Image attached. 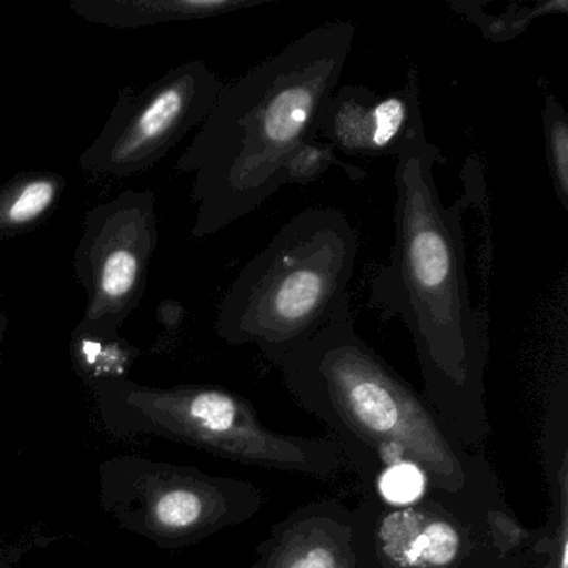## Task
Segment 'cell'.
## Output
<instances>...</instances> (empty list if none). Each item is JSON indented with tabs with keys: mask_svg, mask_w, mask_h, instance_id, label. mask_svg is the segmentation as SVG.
<instances>
[{
	"mask_svg": "<svg viewBox=\"0 0 568 568\" xmlns=\"http://www.w3.org/2000/svg\"><path fill=\"white\" fill-rule=\"evenodd\" d=\"M437 145L422 135L397 158L394 245L371 281L372 308L398 318L417 352L424 397L455 440L480 447L491 427L485 404L487 315L468 292L462 215L464 194L445 207L435 168L445 164Z\"/></svg>",
	"mask_w": 568,
	"mask_h": 568,
	"instance_id": "1",
	"label": "cell"
},
{
	"mask_svg": "<svg viewBox=\"0 0 568 568\" xmlns=\"http://www.w3.org/2000/svg\"><path fill=\"white\" fill-rule=\"evenodd\" d=\"M352 22L311 29L224 82L175 169L192 175V237L202 241L247 217L282 189L292 152L318 138V121L355 41Z\"/></svg>",
	"mask_w": 568,
	"mask_h": 568,
	"instance_id": "2",
	"label": "cell"
},
{
	"mask_svg": "<svg viewBox=\"0 0 568 568\" xmlns=\"http://www.w3.org/2000/svg\"><path fill=\"white\" fill-rule=\"evenodd\" d=\"M275 367L295 404L328 428L365 490L387 468L414 464L438 490L501 495L490 462L455 440L424 395L361 337L351 294Z\"/></svg>",
	"mask_w": 568,
	"mask_h": 568,
	"instance_id": "3",
	"label": "cell"
},
{
	"mask_svg": "<svg viewBox=\"0 0 568 568\" xmlns=\"http://www.w3.org/2000/svg\"><path fill=\"white\" fill-rule=\"evenodd\" d=\"M357 254V231L344 212H298L239 272L219 305L215 334L277 365L331 321L348 294Z\"/></svg>",
	"mask_w": 568,
	"mask_h": 568,
	"instance_id": "4",
	"label": "cell"
},
{
	"mask_svg": "<svg viewBox=\"0 0 568 568\" xmlns=\"http://www.w3.org/2000/svg\"><path fill=\"white\" fill-rule=\"evenodd\" d=\"M95 402L115 432L155 434L225 460L328 480L347 464L334 438L271 430L254 405L212 385L148 387L124 377L92 381Z\"/></svg>",
	"mask_w": 568,
	"mask_h": 568,
	"instance_id": "5",
	"label": "cell"
},
{
	"mask_svg": "<svg viewBox=\"0 0 568 568\" xmlns=\"http://www.w3.org/2000/svg\"><path fill=\"white\" fill-rule=\"evenodd\" d=\"M354 510L355 568H527L537 530L521 527L501 495L428 485L410 504L372 488Z\"/></svg>",
	"mask_w": 568,
	"mask_h": 568,
	"instance_id": "6",
	"label": "cell"
},
{
	"mask_svg": "<svg viewBox=\"0 0 568 568\" xmlns=\"http://www.w3.org/2000/svg\"><path fill=\"white\" fill-rule=\"evenodd\" d=\"M102 501L125 528L161 547L197 544L264 507L261 488L192 467L118 458L102 474Z\"/></svg>",
	"mask_w": 568,
	"mask_h": 568,
	"instance_id": "7",
	"label": "cell"
},
{
	"mask_svg": "<svg viewBox=\"0 0 568 568\" xmlns=\"http://www.w3.org/2000/svg\"><path fill=\"white\" fill-rule=\"evenodd\" d=\"M224 81L204 61L184 62L142 91L122 88L79 165L99 179L135 178L204 124Z\"/></svg>",
	"mask_w": 568,
	"mask_h": 568,
	"instance_id": "8",
	"label": "cell"
},
{
	"mask_svg": "<svg viewBox=\"0 0 568 568\" xmlns=\"http://www.w3.org/2000/svg\"><path fill=\"white\" fill-rule=\"evenodd\" d=\"M158 245V212L151 189H125L85 214L74 271L88 304L74 334L119 335L141 305Z\"/></svg>",
	"mask_w": 568,
	"mask_h": 568,
	"instance_id": "9",
	"label": "cell"
},
{
	"mask_svg": "<svg viewBox=\"0 0 568 568\" xmlns=\"http://www.w3.org/2000/svg\"><path fill=\"white\" fill-rule=\"evenodd\" d=\"M318 135L335 151L355 159H397L425 135L420 78L415 65L390 94L364 85L335 89L318 121Z\"/></svg>",
	"mask_w": 568,
	"mask_h": 568,
	"instance_id": "10",
	"label": "cell"
},
{
	"mask_svg": "<svg viewBox=\"0 0 568 568\" xmlns=\"http://www.w3.org/2000/svg\"><path fill=\"white\" fill-rule=\"evenodd\" d=\"M248 568H355L354 510L317 498L272 525Z\"/></svg>",
	"mask_w": 568,
	"mask_h": 568,
	"instance_id": "11",
	"label": "cell"
},
{
	"mask_svg": "<svg viewBox=\"0 0 568 568\" xmlns=\"http://www.w3.org/2000/svg\"><path fill=\"white\" fill-rule=\"evenodd\" d=\"M265 2L272 0H71L69 8L89 24L144 29L234 14Z\"/></svg>",
	"mask_w": 568,
	"mask_h": 568,
	"instance_id": "12",
	"label": "cell"
},
{
	"mask_svg": "<svg viewBox=\"0 0 568 568\" xmlns=\"http://www.w3.org/2000/svg\"><path fill=\"white\" fill-rule=\"evenodd\" d=\"M68 181L61 172L29 171L0 185V241L38 231L61 205Z\"/></svg>",
	"mask_w": 568,
	"mask_h": 568,
	"instance_id": "13",
	"label": "cell"
},
{
	"mask_svg": "<svg viewBox=\"0 0 568 568\" xmlns=\"http://www.w3.org/2000/svg\"><path fill=\"white\" fill-rule=\"evenodd\" d=\"M448 8L454 9L470 24L477 26L481 34L490 42H508L524 34L531 22L550 14H567V0H544L534 4H511L507 11L500 14H490L485 11V2L480 0H457L448 2Z\"/></svg>",
	"mask_w": 568,
	"mask_h": 568,
	"instance_id": "14",
	"label": "cell"
},
{
	"mask_svg": "<svg viewBox=\"0 0 568 568\" xmlns=\"http://www.w3.org/2000/svg\"><path fill=\"white\" fill-rule=\"evenodd\" d=\"M71 351L79 371L91 382L124 377L125 361L134 358V348L121 335L95 337L72 332Z\"/></svg>",
	"mask_w": 568,
	"mask_h": 568,
	"instance_id": "15",
	"label": "cell"
},
{
	"mask_svg": "<svg viewBox=\"0 0 568 568\" xmlns=\"http://www.w3.org/2000/svg\"><path fill=\"white\" fill-rule=\"evenodd\" d=\"M331 168H338L352 181L365 178L364 169L345 164L335 155V149L324 139L312 138L302 142L282 169V187L285 185H308L321 179Z\"/></svg>",
	"mask_w": 568,
	"mask_h": 568,
	"instance_id": "16",
	"label": "cell"
},
{
	"mask_svg": "<svg viewBox=\"0 0 568 568\" xmlns=\"http://www.w3.org/2000/svg\"><path fill=\"white\" fill-rule=\"evenodd\" d=\"M545 154L555 194L564 211H568V118L564 105L551 94L544 98Z\"/></svg>",
	"mask_w": 568,
	"mask_h": 568,
	"instance_id": "17",
	"label": "cell"
},
{
	"mask_svg": "<svg viewBox=\"0 0 568 568\" xmlns=\"http://www.w3.org/2000/svg\"><path fill=\"white\" fill-rule=\"evenodd\" d=\"M427 487V477L417 465L398 464L387 468L372 490L387 504L404 505L422 497Z\"/></svg>",
	"mask_w": 568,
	"mask_h": 568,
	"instance_id": "18",
	"label": "cell"
},
{
	"mask_svg": "<svg viewBox=\"0 0 568 568\" xmlns=\"http://www.w3.org/2000/svg\"><path fill=\"white\" fill-rule=\"evenodd\" d=\"M24 551L11 544L0 541V568H19Z\"/></svg>",
	"mask_w": 568,
	"mask_h": 568,
	"instance_id": "19",
	"label": "cell"
},
{
	"mask_svg": "<svg viewBox=\"0 0 568 568\" xmlns=\"http://www.w3.org/2000/svg\"><path fill=\"white\" fill-rule=\"evenodd\" d=\"M9 327L8 312L4 308V298L0 295V367H2V355H4L6 332Z\"/></svg>",
	"mask_w": 568,
	"mask_h": 568,
	"instance_id": "20",
	"label": "cell"
}]
</instances>
